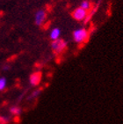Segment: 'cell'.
Wrapping results in <instances>:
<instances>
[{
	"label": "cell",
	"instance_id": "7a4b0ae2",
	"mask_svg": "<svg viewBox=\"0 0 123 124\" xmlns=\"http://www.w3.org/2000/svg\"><path fill=\"white\" fill-rule=\"evenodd\" d=\"M51 48H52L53 51L55 54L59 55V54H62L67 48V42L64 40H62V39L59 38L55 40V41H52Z\"/></svg>",
	"mask_w": 123,
	"mask_h": 124
},
{
	"label": "cell",
	"instance_id": "52a82bcc",
	"mask_svg": "<svg viewBox=\"0 0 123 124\" xmlns=\"http://www.w3.org/2000/svg\"><path fill=\"white\" fill-rule=\"evenodd\" d=\"M10 112L12 115L18 116V115H19L21 114V108H19V107H12V108H10Z\"/></svg>",
	"mask_w": 123,
	"mask_h": 124
},
{
	"label": "cell",
	"instance_id": "7c38bea8",
	"mask_svg": "<svg viewBox=\"0 0 123 124\" xmlns=\"http://www.w3.org/2000/svg\"><path fill=\"white\" fill-rule=\"evenodd\" d=\"M9 69H10V66H9V65H7V64H5V65H4V66H3V70H8Z\"/></svg>",
	"mask_w": 123,
	"mask_h": 124
},
{
	"label": "cell",
	"instance_id": "3957f363",
	"mask_svg": "<svg viewBox=\"0 0 123 124\" xmlns=\"http://www.w3.org/2000/svg\"><path fill=\"white\" fill-rule=\"evenodd\" d=\"M88 13H87V11H85V10L82 9L81 7H78L73 12H72V17H73L74 19L77 20V21H82V20H85L86 19V17H87Z\"/></svg>",
	"mask_w": 123,
	"mask_h": 124
},
{
	"label": "cell",
	"instance_id": "9c48e42d",
	"mask_svg": "<svg viewBox=\"0 0 123 124\" xmlns=\"http://www.w3.org/2000/svg\"><path fill=\"white\" fill-rule=\"evenodd\" d=\"M7 85V80L5 78H0V91L5 90Z\"/></svg>",
	"mask_w": 123,
	"mask_h": 124
},
{
	"label": "cell",
	"instance_id": "6da1fadb",
	"mask_svg": "<svg viewBox=\"0 0 123 124\" xmlns=\"http://www.w3.org/2000/svg\"><path fill=\"white\" fill-rule=\"evenodd\" d=\"M89 33L85 28H78L73 32V40L77 43H83L88 40Z\"/></svg>",
	"mask_w": 123,
	"mask_h": 124
},
{
	"label": "cell",
	"instance_id": "8992f818",
	"mask_svg": "<svg viewBox=\"0 0 123 124\" xmlns=\"http://www.w3.org/2000/svg\"><path fill=\"white\" fill-rule=\"evenodd\" d=\"M60 34H61V30H60V28L54 27V28H53L52 30H51V32H50L49 37L52 41H55L57 39H59Z\"/></svg>",
	"mask_w": 123,
	"mask_h": 124
},
{
	"label": "cell",
	"instance_id": "8fae6325",
	"mask_svg": "<svg viewBox=\"0 0 123 124\" xmlns=\"http://www.w3.org/2000/svg\"><path fill=\"white\" fill-rule=\"evenodd\" d=\"M10 121L8 117L5 116H0V124H6Z\"/></svg>",
	"mask_w": 123,
	"mask_h": 124
},
{
	"label": "cell",
	"instance_id": "ba28073f",
	"mask_svg": "<svg viewBox=\"0 0 123 124\" xmlns=\"http://www.w3.org/2000/svg\"><path fill=\"white\" fill-rule=\"evenodd\" d=\"M80 7L82 8V9L85 10V11H88V10L91 9V3L89 2V1H87V0H85V1H83V2L81 3L80 5Z\"/></svg>",
	"mask_w": 123,
	"mask_h": 124
},
{
	"label": "cell",
	"instance_id": "30bf717a",
	"mask_svg": "<svg viewBox=\"0 0 123 124\" xmlns=\"http://www.w3.org/2000/svg\"><path fill=\"white\" fill-rule=\"evenodd\" d=\"M41 93V90L40 89H38V90H36V91L33 92L32 93V94L30 95V97H29V99H35V98H38L39 96H40V94Z\"/></svg>",
	"mask_w": 123,
	"mask_h": 124
},
{
	"label": "cell",
	"instance_id": "5b68a950",
	"mask_svg": "<svg viewBox=\"0 0 123 124\" xmlns=\"http://www.w3.org/2000/svg\"><path fill=\"white\" fill-rule=\"evenodd\" d=\"M40 80H41V73L40 71H36L33 72L30 75V78H29V82H30L31 85L36 86L40 84Z\"/></svg>",
	"mask_w": 123,
	"mask_h": 124
},
{
	"label": "cell",
	"instance_id": "277c9868",
	"mask_svg": "<svg viewBox=\"0 0 123 124\" xmlns=\"http://www.w3.org/2000/svg\"><path fill=\"white\" fill-rule=\"evenodd\" d=\"M46 19H47V13L44 10H39L36 12L34 20H35V24L37 26H42L43 23L46 21Z\"/></svg>",
	"mask_w": 123,
	"mask_h": 124
}]
</instances>
